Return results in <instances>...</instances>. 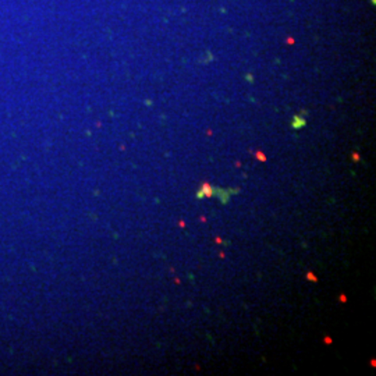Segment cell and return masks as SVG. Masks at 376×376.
Returning <instances> with one entry per match:
<instances>
[{
  "label": "cell",
  "instance_id": "cell-1",
  "mask_svg": "<svg viewBox=\"0 0 376 376\" xmlns=\"http://www.w3.org/2000/svg\"><path fill=\"white\" fill-rule=\"evenodd\" d=\"M213 192H215V190H213L208 183H203L202 184V190H201L199 194H198V198H202V196H212Z\"/></svg>",
  "mask_w": 376,
  "mask_h": 376
},
{
  "label": "cell",
  "instance_id": "cell-2",
  "mask_svg": "<svg viewBox=\"0 0 376 376\" xmlns=\"http://www.w3.org/2000/svg\"><path fill=\"white\" fill-rule=\"evenodd\" d=\"M258 158H261V160H262V162H265V160H266L263 155H261V153H258Z\"/></svg>",
  "mask_w": 376,
  "mask_h": 376
},
{
  "label": "cell",
  "instance_id": "cell-3",
  "mask_svg": "<svg viewBox=\"0 0 376 376\" xmlns=\"http://www.w3.org/2000/svg\"><path fill=\"white\" fill-rule=\"evenodd\" d=\"M352 158H354V160H355V162H358V160H359V159H358V155H354Z\"/></svg>",
  "mask_w": 376,
  "mask_h": 376
}]
</instances>
